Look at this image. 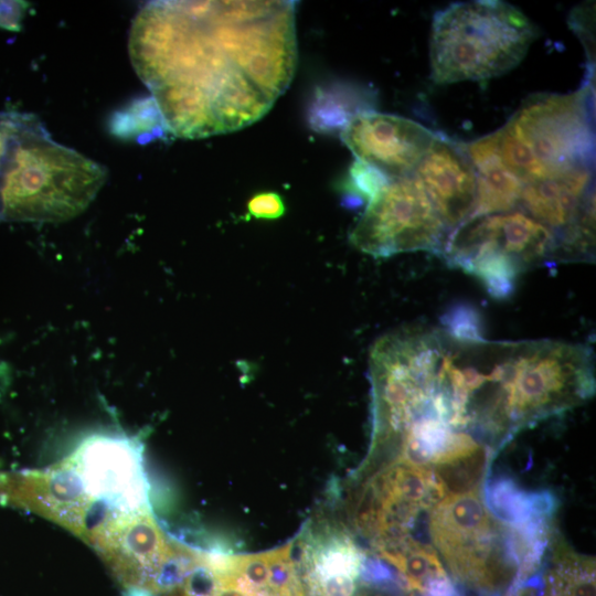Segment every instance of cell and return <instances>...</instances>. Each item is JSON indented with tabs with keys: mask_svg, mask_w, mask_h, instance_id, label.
Returning a JSON list of instances; mask_svg holds the SVG:
<instances>
[{
	"mask_svg": "<svg viewBox=\"0 0 596 596\" xmlns=\"http://www.w3.org/2000/svg\"><path fill=\"white\" fill-rule=\"evenodd\" d=\"M128 52L168 131H235L265 116L297 65L296 1H150Z\"/></svg>",
	"mask_w": 596,
	"mask_h": 596,
	"instance_id": "cell-1",
	"label": "cell"
},
{
	"mask_svg": "<svg viewBox=\"0 0 596 596\" xmlns=\"http://www.w3.org/2000/svg\"><path fill=\"white\" fill-rule=\"evenodd\" d=\"M107 169L55 141L32 114L9 111L0 158V220L64 222L96 198Z\"/></svg>",
	"mask_w": 596,
	"mask_h": 596,
	"instance_id": "cell-2",
	"label": "cell"
},
{
	"mask_svg": "<svg viewBox=\"0 0 596 596\" xmlns=\"http://www.w3.org/2000/svg\"><path fill=\"white\" fill-rule=\"evenodd\" d=\"M445 328L450 332L461 337H482L479 330L480 323L478 321L477 312L475 309L467 306H459L451 309L443 317Z\"/></svg>",
	"mask_w": 596,
	"mask_h": 596,
	"instance_id": "cell-21",
	"label": "cell"
},
{
	"mask_svg": "<svg viewBox=\"0 0 596 596\" xmlns=\"http://www.w3.org/2000/svg\"><path fill=\"white\" fill-rule=\"evenodd\" d=\"M285 211L284 200L272 191L259 192L247 202L248 215L258 220H276L283 216Z\"/></svg>",
	"mask_w": 596,
	"mask_h": 596,
	"instance_id": "cell-22",
	"label": "cell"
},
{
	"mask_svg": "<svg viewBox=\"0 0 596 596\" xmlns=\"http://www.w3.org/2000/svg\"><path fill=\"white\" fill-rule=\"evenodd\" d=\"M371 489L380 501L400 507L415 517L445 497L432 468L402 461L382 473Z\"/></svg>",
	"mask_w": 596,
	"mask_h": 596,
	"instance_id": "cell-12",
	"label": "cell"
},
{
	"mask_svg": "<svg viewBox=\"0 0 596 596\" xmlns=\"http://www.w3.org/2000/svg\"><path fill=\"white\" fill-rule=\"evenodd\" d=\"M435 137L416 121L373 110L358 114L341 131L355 159L374 166L390 179L412 174Z\"/></svg>",
	"mask_w": 596,
	"mask_h": 596,
	"instance_id": "cell-8",
	"label": "cell"
},
{
	"mask_svg": "<svg viewBox=\"0 0 596 596\" xmlns=\"http://www.w3.org/2000/svg\"><path fill=\"white\" fill-rule=\"evenodd\" d=\"M536 35L529 19L507 2L451 3L433 18L430 77L451 84L502 75L523 60Z\"/></svg>",
	"mask_w": 596,
	"mask_h": 596,
	"instance_id": "cell-3",
	"label": "cell"
},
{
	"mask_svg": "<svg viewBox=\"0 0 596 596\" xmlns=\"http://www.w3.org/2000/svg\"><path fill=\"white\" fill-rule=\"evenodd\" d=\"M30 3L21 0H0V29L19 32Z\"/></svg>",
	"mask_w": 596,
	"mask_h": 596,
	"instance_id": "cell-23",
	"label": "cell"
},
{
	"mask_svg": "<svg viewBox=\"0 0 596 596\" xmlns=\"http://www.w3.org/2000/svg\"><path fill=\"white\" fill-rule=\"evenodd\" d=\"M381 556L395 566L406 589L415 596H424L449 579L435 550L411 538L381 547Z\"/></svg>",
	"mask_w": 596,
	"mask_h": 596,
	"instance_id": "cell-13",
	"label": "cell"
},
{
	"mask_svg": "<svg viewBox=\"0 0 596 596\" xmlns=\"http://www.w3.org/2000/svg\"><path fill=\"white\" fill-rule=\"evenodd\" d=\"M446 225L413 175L390 179L366 204L350 233L358 249L374 257L441 251Z\"/></svg>",
	"mask_w": 596,
	"mask_h": 596,
	"instance_id": "cell-7",
	"label": "cell"
},
{
	"mask_svg": "<svg viewBox=\"0 0 596 596\" xmlns=\"http://www.w3.org/2000/svg\"><path fill=\"white\" fill-rule=\"evenodd\" d=\"M372 103L370 92L351 84L318 87L308 107V121L317 131H342L354 116L368 111Z\"/></svg>",
	"mask_w": 596,
	"mask_h": 596,
	"instance_id": "cell-14",
	"label": "cell"
},
{
	"mask_svg": "<svg viewBox=\"0 0 596 596\" xmlns=\"http://www.w3.org/2000/svg\"><path fill=\"white\" fill-rule=\"evenodd\" d=\"M555 233L521 212L479 215L447 235L445 260L476 277L494 298L512 295L521 272L555 254Z\"/></svg>",
	"mask_w": 596,
	"mask_h": 596,
	"instance_id": "cell-4",
	"label": "cell"
},
{
	"mask_svg": "<svg viewBox=\"0 0 596 596\" xmlns=\"http://www.w3.org/2000/svg\"><path fill=\"white\" fill-rule=\"evenodd\" d=\"M504 596H520L519 588L508 592Z\"/></svg>",
	"mask_w": 596,
	"mask_h": 596,
	"instance_id": "cell-25",
	"label": "cell"
},
{
	"mask_svg": "<svg viewBox=\"0 0 596 596\" xmlns=\"http://www.w3.org/2000/svg\"><path fill=\"white\" fill-rule=\"evenodd\" d=\"M430 534L453 576L480 596H503L515 583L519 564L511 535L503 539L477 491L437 502Z\"/></svg>",
	"mask_w": 596,
	"mask_h": 596,
	"instance_id": "cell-5",
	"label": "cell"
},
{
	"mask_svg": "<svg viewBox=\"0 0 596 596\" xmlns=\"http://www.w3.org/2000/svg\"><path fill=\"white\" fill-rule=\"evenodd\" d=\"M9 111H0V158L6 145Z\"/></svg>",
	"mask_w": 596,
	"mask_h": 596,
	"instance_id": "cell-24",
	"label": "cell"
},
{
	"mask_svg": "<svg viewBox=\"0 0 596 596\" xmlns=\"http://www.w3.org/2000/svg\"><path fill=\"white\" fill-rule=\"evenodd\" d=\"M110 130L120 138L146 136L150 140L162 137L168 128L156 102L150 96L118 111L111 118Z\"/></svg>",
	"mask_w": 596,
	"mask_h": 596,
	"instance_id": "cell-18",
	"label": "cell"
},
{
	"mask_svg": "<svg viewBox=\"0 0 596 596\" xmlns=\"http://www.w3.org/2000/svg\"><path fill=\"white\" fill-rule=\"evenodd\" d=\"M595 562L562 554L541 578L540 596H595Z\"/></svg>",
	"mask_w": 596,
	"mask_h": 596,
	"instance_id": "cell-16",
	"label": "cell"
},
{
	"mask_svg": "<svg viewBox=\"0 0 596 596\" xmlns=\"http://www.w3.org/2000/svg\"><path fill=\"white\" fill-rule=\"evenodd\" d=\"M291 545L266 552L270 596H305L298 571L290 557Z\"/></svg>",
	"mask_w": 596,
	"mask_h": 596,
	"instance_id": "cell-19",
	"label": "cell"
},
{
	"mask_svg": "<svg viewBox=\"0 0 596 596\" xmlns=\"http://www.w3.org/2000/svg\"><path fill=\"white\" fill-rule=\"evenodd\" d=\"M344 189L350 198L370 202L390 181V178L374 166L355 159L349 168Z\"/></svg>",
	"mask_w": 596,
	"mask_h": 596,
	"instance_id": "cell-20",
	"label": "cell"
},
{
	"mask_svg": "<svg viewBox=\"0 0 596 596\" xmlns=\"http://www.w3.org/2000/svg\"><path fill=\"white\" fill-rule=\"evenodd\" d=\"M589 168L572 169L523 184L520 202L536 221L563 231L594 211Z\"/></svg>",
	"mask_w": 596,
	"mask_h": 596,
	"instance_id": "cell-10",
	"label": "cell"
},
{
	"mask_svg": "<svg viewBox=\"0 0 596 596\" xmlns=\"http://www.w3.org/2000/svg\"><path fill=\"white\" fill-rule=\"evenodd\" d=\"M446 227L470 219L476 203L477 179L462 146L436 135L414 173Z\"/></svg>",
	"mask_w": 596,
	"mask_h": 596,
	"instance_id": "cell-9",
	"label": "cell"
},
{
	"mask_svg": "<svg viewBox=\"0 0 596 596\" xmlns=\"http://www.w3.org/2000/svg\"><path fill=\"white\" fill-rule=\"evenodd\" d=\"M487 459L488 449L481 445L434 464L432 469L445 491V497L477 491Z\"/></svg>",
	"mask_w": 596,
	"mask_h": 596,
	"instance_id": "cell-17",
	"label": "cell"
},
{
	"mask_svg": "<svg viewBox=\"0 0 596 596\" xmlns=\"http://www.w3.org/2000/svg\"><path fill=\"white\" fill-rule=\"evenodd\" d=\"M465 150L477 179L476 203L470 219L510 212L520 202L523 183L501 161L494 135L468 143Z\"/></svg>",
	"mask_w": 596,
	"mask_h": 596,
	"instance_id": "cell-11",
	"label": "cell"
},
{
	"mask_svg": "<svg viewBox=\"0 0 596 596\" xmlns=\"http://www.w3.org/2000/svg\"><path fill=\"white\" fill-rule=\"evenodd\" d=\"M488 507L511 526L546 522L555 509V498L547 492L530 493L510 479H498L486 489Z\"/></svg>",
	"mask_w": 596,
	"mask_h": 596,
	"instance_id": "cell-15",
	"label": "cell"
},
{
	"mask_svg": "<svg viewBox=\"0 0 596 596\" xmlns=\"http://www.w3.org/2000/svg\"><path fill=\"white\" fill-rule=\"evenodd\" d=\"M507 125L546 177L590 169L595 143L590 83L571 94H534Z\"/></svg>",
	"mask_w": 596,
	"mask_h": 596,
	"instance_id": "cell-6",
	"label": "cell"
}]
</instances>
